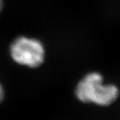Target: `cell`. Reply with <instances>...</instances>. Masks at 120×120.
<instances>
[{
	"instance_id": "obj_1",
	"label": "cell",
	"mask_w": 120,
	"mask_h": 120,
	"mask_svg": "<svg viewBox=\"0 0 120 120\" xmlns=\"http://www.w3.org/2000/svg\"><path fill=\"white\" fill-rule=\"evenodd\" d=\"M102 76L97 72L87 75L76 88V96L82 102H92L101 106L113 103L118 96V89L113 85H104Z\"/></svg>"
},
{
	"instance_id": "obj_2",
	"label": "cell",
	"mask_w": 120,
	"mask_h": 120,
	"mask_svg": "<svg viewBox=\"0 0 120 120\" xmlns=\"http://www.w3.org/2000/svg\"><path fill=\"white\" fill-rule=\"evenodd\" d=\"M10 53L16 64L33 69L42 65L45 59V49L42 43L25 36L18 37L12 42Z\"/></svg>"
},
{
	"instance_id": "obj_3",
	"label": "cell",
	"mask_w": 120,
	"mask_h": 120,
	"mask_svg": "<svg viewBox=\"0 0 120 120\" xmlns=\"http://www.w3.org/2000/svg\"><path fill=\"white\" fill-rule=\"evenodd\" d=\"M4 96H5V91H4V88L2 86V85L0 83V104H2V101L4 99Z\"/></svg>"
},
{
	"instance_id": "obj_4",
	"label": "cell",
	"mask_w": 120,
	"mask_h": 120,
	"mask_svg": "<svg viewBox=\"0 0 120 120\" xmlns=\"http://www.w3.org/2000/svg\"><path fill=\"white\" fill-rule=\"evenodd\" d=\"M2 7H3V2H2V0H0V12H1V11H2Z\"/></svg>"
}]
</instances>
